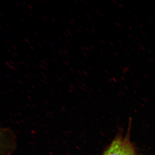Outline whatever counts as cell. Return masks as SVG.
I'll use <instances>...</instances> for the list:
<instances>
[{"label": "cell", "mask_w": 155, "mask_h": 155, "mask_svg": "<svg viewBox=\"0 0 155 155\" xmlns=\"http://www.w3.org/2000/svg\"><path fill=\"white\" fill-rule=\"evenodd\" d=\"M42 42H43L45 44L47 45V42H46L45 40H42Z\"/></svg>", "instance_id": "cell-24"}, {"label": "cell", "mask_w": 155, "mask_h": 155, "mask_svg": "<svg viewBox=\"0 0 155 155\" xmlns=\"http://www.w3.org/2000/svg\"><path fill=\"white\" fill-rule=\"evenodd\" d=\"M24 13H25V15H28V13H27L26 12V11H24Z\"/></svg>", "instance_id": "cell-52"}, {"label": "cell", "mask_w": 155, "mask_h": 155, "mask_svg": "<svg viewBox=\"0 0 155 155\" xmlns=\"http://www.w3.org/2000/svg\"><path fill=\"white\" fill-rule=\"evenodd\" d=\"M64 36H65L66 37H68V35L66 33H64Z\"/></svg>", "instance_id": "cell-46"}, {"label": "cell", "mask_w": 155, "mask_h": 155, "mask_svg": "<svg viewBox=\"0 0 155 155\" xmlns=\"http://www.w3.org/2000/svg\"><path fill=\"white\" fill-rule=\"evenodd\" d=\"M15 5L17 6V7H19V5L18 4V3H17V2H15Z\"/></svg>", "instance_id": "cell-18"}, {"label": "cell", "mask_w": 155, "mask_h": 155, "mask_svg": "<svg viewBox=\"0 0 155 155\" xmlns=\"http://www.w3.org/2000/svg\"><path fill=\"white\" fill-rule=\"evenodd\" d=\"M51 19L52 21H53V22H55V18H53V17H51Z\"/></svg>", "instance_id": "cell-23"}, {"label": "cell", "mask_w": 155, "mask_h": 155, "mask_svg": "<svg viewBox=\"0 0 155 155\" xmlns=\"http://www.w3.org/2000/svg\"><path fill=\"white\" fill-rule=\"evenodd\" d=\"M129 133L117 135L102 155H137Z\"/></svg>", "instance_id": "cell-1"}, {"label": "cell", "mask_w": 155, "mask_h": 155, "mask_svg": "<svg viewBox=\"0 0 155 155\" xmlns=\"http://www.w3.org/2000/svg\"><path fill=\"white\" fill-rule=\"evenodd\" d=\"M17 32H18V33L19 34H21V32L19 30L17 31Z\"/></svg>", "instance_id": "cell-57"}, {"label": "cell", "mask_w": 155, "mask_h": 155, "mask_svg": "<svg viewBox=\"0 0 155 155\" xmlns=\"http://www.w3.org/2000/svg\"><path fill=\"white\" fill-rule=\"evenodd\" d=\"M48 33H49L50 34H51V31H50V30H48Z\"/></svg>", "instance_id": "cell-56"}, {"label": "cell", "mask_w": 155, "mask_h": 155, "mask_svg": "<svg viewBox=\"0 0 155 155\" xmlns=\"http://www.w3.org/2000/svg\"><path fill=\"white\" fill-rule=\"evenodd\" d=\"M60 4L62 6H63V7H64V5L63 4L61 3H60Z\"/></svg>", "instance_id": "cell-47"}, {"label": "cell", "mask_w": 155, "mask_h": 155, "mask_svg": "<svg viewBox=\"0 0 155 155\" xmlns=\"http://www.w3.org/2000/svg\"><path fill=\"white\" fill-rule=\"evenodd\" d=\"M28 7L29 8H30L31 9H32L33 8H32V6L31 5H28Z\"/></svg>", "instance_id": "cell-27"}, {"label": "cell", "mask_w": 155, "mask_h": 155, "mask_svg": "<svg viewBox=\"0 0 155 155\" xmlns=\"http://www.w3.org/2000/svg\"><path fill=\"white\" fill-rule=\"evenodd\" d=\"M4 43L6 45H8V44L7 42H6L5 41H4Z\"/></svg>", "instance_id": "cell-58"}, {"label": "cell", "mask_w": 155, "mask_h": 155, "mask_svg": "<svg viewBox=\"0 0 155 155\" xmlns=\"http://www.w3.org/2000/svg\"><path fill=\"white\" fill-rule=\"evenodd\" d=\"M20 20L22 21V22H25V21H24V19H23V18H21L20 19Z\"/></svg>", "instance_id": "cell-48"}, {"label": "cell", "mask_w": 155, "mask_h": 155, "mask_svg": "<svg viewBox=\"0 0 155 155\" xmlns=\"http://www.w3.org/2000/svg\"><path fill=\"white\" fill-rule=\"evenodd\" d=\"M63 50L64 53V54L65 55L67 56H68L69 55V54L68 53V52L65 49H63Z\"/></svg>", "instance_id": "cell-4"}, {"label": "cell", "mask_w": 155, "mask_h": 155, "mask_svg": "<svg viewBox=\"0 0 155 155\" xmlns=\"http://www.w3.org/2000/svg\"><path fill=\"white\" fill-rule=\"evenodd\" d=\"M20 63L21 64H22V65H24L25 64V63H24V62H23L22 61H20Z\"/></svg>", "instance_id": "cell-37"}, {"label": "cell", "mask_w": 155, "mask_h": 155, "mask_svg": "<svg viewBox=\"0 0 155 155\" xmlns=\"http://www.w3.org/2000/svg\"><path fill=\"white\" fill-rule=\"evenodd\" d=\"M5 64L7 65L8 66L10 65L9 63L8 62V61H5Z\"/></svg>", "instance_id": "cell-26"}, {"label": "cell", "mask_w": 155, "mask_h": 155, "mask_svg": "<svg viewBox=\"0 0 155 155\" xmlns=\"http://www.w3.org/2000/svg\"><path fill=\"white\" fill-rule=\"evenodd\" d=\"M50 53H51V54L54 56H56L57 55V53H56V51H51L50 52Z\"/></svg>", "instance_id": "cell-6"}, {"label": "cell", "mask_w": 155, "mask_h": 155, "mask_svg": "<svg viewBox=\"0 0 155 155\" xmlns=\"http://www.w3.org/2000/svg\"><path fill=\"white\" fill-rule=\"evenodd\" d=\"M48 8L50 10H51L52 9L51 7H50V6L48 5Z\"/></svg>", "instance_id": "cell-44"}, {"label": "cell", "mask_w": 155, "mask_h": 155, "mask_svg": "<svg viewBox=\"0 0 155 155\" xmlns=\"http://www.w3.org/2000/svg\"><path fill=\"white\" fill-rule=\"evenodd\" d=\"M15 57H19L18 54L16 53H14Z\"/></svg>", "instance_id": "cell-28"}, {"label": "cell", "mask_w": 155, "mask_h": 155, "mask_svg": "<svg viewBox=\"0 0 155 155\" xmlns=\"http://www.w3.org/2000/svg\"><path fill=\"white\" fill-rule=\"evenodd\" d=\"M45 38L46 39V40L48 41L50 40V38L49 37H45Z\"/></svg>", "instance_id": "cell-25"}, {"label": "cell", "mask_w": 155, "mask_h": 155, "mask_svg": "<svg viewBox=\"0 0 155 155\" xmlns=\"http://www.w3.org/2000/svg\"><path fill=\"white\" fill-rule=\"evenodd\" d=\"M25 34H26L27 35H28V32H27L26 31L25 32Z\"/></svg>", "instance_id": "cell-62"}, {"label": "cell", "mask_w": 155, "mask_h": 155, "mask_svg": "<svg viewBox=\"0 0 155 155\" xmlns=\"http://www.w3.org/2000/svg\"><path fill=\"white\" fill-rule=\"evenodd\" d=\"M36 44H37V45L39 46V47L41 48V49H43V47H42V46L40 44V43H39V42H37Z\"/></svg>", "instance_id": "cell-9"}, {"label": "cell", "mask_w": 155, "mask_h": 155, "mask_svg": "<svg viewBox=\"0 0 155 155\" xmlns=\"http://www.w3.org/2000/svg\"><path fill=\"white\" fill-rule=\"evenodd\" d=\"M44 17L46 19V20H48V18L47 16H46V15H44Z\"/></svg>", "instance_id": "cell-40"}, {"label": "cell", "mask_w": 155, "mask_h": 155, "mask_svg": "<svg viewBox=\"0 0 155 155\" xmlns=\"http://www.w3.org/2000/svg\"><path fill=\"white\" fill-rule=\"evenodd\" d=\"M43 60L44 61H46V62L47 63L48 62V60L47 59H46V58H45Z\"/></svg>", "instance_id": "cell-21"}, {"label": "cell", "mask_w": 155, "mask_h": 155, "mask_svg": "<svg viewBox=\"0 0 155 155\" xmlns=\"http://www.w3.org/2000/svg\"><path fill=\"white\" fill-rule=\"evenodd\" d=\"M6 7L7 8H9V5L7 4H5Z\"/></svg>", "instance_id": "cell-54"}, {"label": "cell", "mask_w": 155, "mask_h": 155, "mask_svg": "<svg viewBox=\"0 0 155 155\" xmlns=\"http://www.w3.org/2000/svg\"><path fill=\"white\" fill-rule=\"evenodd\" d=\"M7 50H8V51L9 52V53H10L11 54L12 53V52L11 50L10 49H9V48H8Z\"/></svg>", "instance_id": "cell-33"}, {"label": "cell", "mask_w": 155, "mask_h": 155, "mask_svg": "<svg viewBox=\"0 0 155 155\" xmlns=\"http://www.w3.org/2000/svg\"><path fill=\"white\" fill-rule=\"evenodd\" d=\"M41 18L42 19H43V20L45 21H47V20H46V19L44 18V17H41Z\"/></svg>", "instance_id": "cell-36"}, {"label": "cell", "mask_w": 155, "mask_h": 155, "mask_svg": "<svg viewBox=\"0 0 155 155\" xmlns=\"http://www.w3.org/2000/svg\"><path fill=\"white\" fill-rule=\"evenodd\" d=\"M6 26L8 27V28H9V27H10V25L9 23H7L6 24Z\"/></svg>", "instance_id": "cell-16"}, {"label": "cell", "mask_w": 155, "mask_h": 155, "mask_svg": "<svg viewBox=\"0 0 155 155\" xmlns=\"http://www.w3.org/2000/svg\"><path fill=\"white\" fill-rule=\"evenodd\" d=\"M50 28H51L52 30H54V28H53V27L52 26H50Z\"/></svg>", "instance_id": "cell-55"}, {"label": "cell", "mask_w": 155, "mask_h": 155, "mask_svg": "<svg viewBox=\"0 0 155 155\" xmlns=\"http://www.w3.org/2000/svg\"><path fill=\"white\" fill-rule=\"evenodd\" d=\"M34 57L35 58V59H38V58L37 57V56H36V55H34Z\"/></svg>", "instance_id": "cell-53"}, {"label": "cell", "mask_w": 155, "mask_h": 155, "mask_svg": "<svg viewBox=\"0 0 155 155\" xmlns=\"http://www.w3.org/2000/svg\"><path fill=\"white\" fill-rule=\"evenodd\" d=\"M68 33L71 36H72V34H71V33L69 30L68 31Z\"/></svg>", "instance_id": "cell-29"}, {"label": "cell", "mask_w": 155, "mask_h": 155, "mask_svg": "<svg viewBox=\"0 0 155 155\" xmlns=\"http://www.w3.org/2000/svg\"><path fill=\"white\" fill-rule=\"evenodd\" d=\"M58 53H59L60 55L62 56V51L61 50V49H60L59 50H58Z\"/></svg>", "instance_id": "cell-11"}, {"label": "cell", "mask_w": 155, "mask_h": 155, "mask_svg": "<svg viewBox=\"0 0 155 155\" xmlns=\"http://www.w3.org/2000/svg\"><path fill=\"white\" fill-rule=\"evenodd\" d=\"M40 67L42 69H44L45 70H47V68L45 66H44L42 64H40Z\"/></svg>", "instance_id": "cell-3"}, {"label": "cell", "mask_w": 155, "mask_h": 155, "mask_svg": "<svg viewBox=\"0 0 155 155\" xmlns=\"http://www.w3.org/2000/svg\"><path fill=\"white\" fill-rule=\"evenodd\" d=\"M67 43L68 44H69V45H71V42H70L68 40L67 41Z\"/></svg>", "instance_id": "cell-50"}, {"label": "cell", "mask_w": 155, "mask_h": 155, "mask_svg": "<svg viewBox=\"0 0 155 155\" xmlns=\"http://www.w3.org/2000/svg\"><path fill=\"white\" fill-rule=\"evenodd\" d=\"M15 62H16V63L17 64L19 65V63L18 62H17V61H16Z\"/></svg>", "instance_id": "cell-60"}, {"label": "cell", "mask_w": 155, "mask_h": 155, "mask_svg": "<svg viewBox=\"0 0 155 155\" xmlns=\"http://www.w3.org/2000/svg\"><path fill=\"white\" fill-rule=\"evenodd\" d=\"M25 69L26 70H27V71H28V68H26V67H25Z\"/></svg>", "instance_id": "cell-61"}, {"label": "cell", "mask_w": 155, "mask_h": 155, "mask_svg": "<svg viewBox=\"0 0 155 155\" xmlns=\"http://www.w3.org/2000/svg\"><path fill=\"white\" fill-rule=\"evenodd\" d=\"M63 61L64 63L66 65L68 66L69 65V62L68 61H64V60H63Z\"/></svg>", "instance_id": "cell-7"}, {"label": "cell", "mask_w": 155, "mask_h": 155, "mask_svg": "<svg viewBox=\"0 0 155 155\" xmlns=\"http://www.w3.org/2000/svg\"><path fill=\"white\" fill-rule=\"evenodd\" d=\"M69 22H70V23H71V24H73V22H72V21L71 20V19L69 21Z\"/></svg>", "instance_id": "cell-42"}, {"label": "cell", "mask_w": 155, "mask_h": 155, "mask_svg": "<svg viewBox=\"0 0 155 155\" xmlns=\"http://www.w3.org/2000/svg\"><path fill=\"white\" fill-rule=\"evenodd\" d=\"M0 38H1V39L2 40H3V39H4V37H3V36H1V37H0Z\"/></svg>", "instance_id": "cell-41"}, {"label": "cell", "mask_w": 155, "mask_h": 155, "mask_svg": "<svg viewBox=\"0 0 155 155\" xmlns=\"http://www.w3.org/2000/svg\"><path fill=\"white\" fill-rule=\"evenodd\" d=\"M12 48H13V49L15 50V51H17V48H15L14 46H12Z\"/></svg>", "instance_id": "cell-30"}, {"label": "cell", "mask_w": 155, "mask_h": 155, "mask_svg": "<svg viewBox=\"0 0 155 155\" xmlns=\"http://www.w3.org/2000/svg\"><path fill=\"white\" fill-rule=\"evenodd\" d=\"M69 30L68 29H66V28L64 29V31L65 32H68V31Z\"/></svg>", "instance_id": "cell-15"}, {"label": "cell", "mask_w": 155, "mask_h": 155, "mask_svg": "<svg viewBox=\"0 0 155 155\" xmlns=\"http://www.w3.org/2000/svg\"><path fill=\"white\" fill-rule=\"evenodd\" d=\"M8 67L14 70L15 69V68L12 65L10 64Z\"/></svg>", "instance_id": "cell-8"}, {"label": "cell", "mask_w": 155, "mask_h": 155, "mask_svg": "<svg viewBox=\"0 0 155 155\" xmlns=\"http://www.w3.org/2000/svg\"><path fill=\"white\" fill-rule=\"evenodd\" d=\"M25 58H26V59H28V57H25Z\"/></svg>", "instance_id": "cell-63"}, {"label": "cell", "mask_w": 155, "mask_h": 155, "mask_svg": "<svg viewBox=\"0 0 155 155\" xmlns=\"http://www.w3.org/2000/svg\"><path fill=\"white\" fill-rule=\"evenodd\" d=\"M36 2L38 4H39V2L38 1H36Z\"/></svg>", "instance_id": "cell-59"}, {"label": "cell", "mask_w": 155, "mask_h": 155, "mask_svg": "<svg viewBox=\"0 0 155 155\" xmlns=\"http://www.w3.org/2000/svg\"><path fill=\"white\" fill-rule=\"evenodd\" d=\"M35 34L36 35V36H38L39 35L38 31L36 30V29H34Z\"/></svg>", "instance_id": "cell-10"}, {"label": "cell", "mask_w": 155, "mask_h": 155, "mask_svg": "<svg viewBox=\"0 0 155 155\" xmlns=\"http://www.w3.org/2000/svg\"><path fill=\"white\" fill-rule=\"evenodd\" d=\"M63 45L64 46V47L65 48H67V45H66V44H63Z\"/></svg>", "instance_id": "cell-43"}, {"label": "cell", "mask_w": 155, "mask_h": 155, "mask_svg": "<svg viewBox=\"0 0 155 155\" xmlns=\"http://www.w3.org/2000/svg\"><path fill=\"white\" fill-rule=\"evenodd\" d=\"M40 61H41V62L42 63H43V64H44V65H45L46 66H47L48 65L47 63L46 62V61H44L43 60H41Z\"/></svg>", "instance_id": "cell-5"}, {"label": "cell", "mask_w": 155, "mask_h": 155, "mask_svg": "<svg viewBox=\"0 0 155 155\" xmlns=\"http://www.w3.org/2000/svg\"><path fill=\"white\" fill-rule=\"evenodd\" d=\"M0 29H1V30H4V28L2 26H0Z\"/></svg>", "instance_id": "cell-38"}, {"label": "cell", "mask_w": 155, "mask_h": 155, "mask_svg": "<svg viewBox=\"0 0 155 155\" xmlns=\"http://www.w3.org/2000/svg\"><path fill=\"white\" fill-rule=\"evenodd\" d=\"M15 10H16L17 11H18V8H17L16 7H15Z\"/></svg>", "instance_id": "cell-51"}, {"label": "cell", "mask_w": 155, "mask_h": 155, "mask_svg": "<svg viewBox=\"0 0 155 155\" xmlns=\"http://www.w3.org/2000/svg\"><path fill=\"white\" fill-rule=\"evenodd\" d=\"M30 48H31V49L32 50H34V48L33 47V46H31V45H30Z\"/></svg>", "instance_id": "cell-19"}, {"label": "cell", "mask_w": 155, "mask_h": 155, "mask_svg": "<svg viewBox=\"0 0 155 155\" xmlns=\"http://www.w3.org/2000/svg\"><path fill=\"white\" fill-rule=\"evenodd\" d=\"M26 57H28V58H30V55H29V54H26Z\"/></svg>", "instance_id": "cell-34"}, {"label": "cell", "mask_w": 155, "mask_h": 155, "mask_svg": "<svg viewBox=\"0 0 155 155\" xmlns=\"http://www.w3.org/2000/svg\"><path fill=\"white\" fill-rule=\"evenodd\" d=\"M31 67L32 68H35V66L34 65V64H32L31 65Z\"/></svg>", "instance_id": "cell-32"}, {"label": "cell", "mask_w": 155, "mask_h": 155, "mask_svg": "<svg viewBox=\"0 0 155 155\" xmlns=\"http://www.w3.org/2000/svg\"><path fill=\"white\" fill-rule=\"evenodd\" d=\"M69 10L71 12H73V11L72 10V7H69Z\"/></svg>", "instance_id": "cell-31"}, {"label": "cell", "mask_w": 155, "mask_h": 155, "mask_svg": "<svg viewBox=\"0 0 155 155\" xmlns=\"http://www.w3.org/2000/svg\"><path fill=\"white\" fill-rule=\"evenodd\" d=\"M10 63L14 65L15 64L14 61H10Z\"/></svg>", "instance_id": "cell-20"}, {"label": "cell", "mask_w": 155, "mask_h": 155, "mask_svg": "<svg viewBox=\"0 0 155 155\" xmlns=\"http://www.w3.org/2000/svg\"><path fill=\"white\" fill-rule=\"evenodd\" d=\"M15 51V53L18 54V51Z\"/></svg>", "instance_id": "cell-64"}, {"label": "cell", "mask_w": 155, "mask_h": 155, "mask_svg": "<svg viewBox=\"0 0 155 155\" xmlns=\"http://www.w3.org/2000/svg\"><path fill=\"white\" fill-rule=\"evenodd\" d=\"M58 39L60 41H61L62 40L61 38V37L58 36Z\"/></svg>", "instance_id": "cell-35"}, {"label": "cell", "mask_w": 155, "mask_h": 155, "mask_svg": "<svg viewBox=\"0 0 155 155\" xmlns=\"http://www.w3.org/2000/svg\"><path fill=\"white\" fill-rule=\"evenodd\" d=\"M0 15H1V16L2 17H4L5 16V13H3L1 12V13H0Z\"/></svg>", "instance_id": "cell-13"}, {"label": "cell", "mask_w": 155, "mask_h": 155, "mask_svg": "<svg viewBox=\"0 0 155 155\" xmlns=\"http://www.w3.org/2000/svg\"><path fill=\"white\" fill-rule=\"evenodd\" d=\"M13 46H14V47L16 48H17V46L15 44H13Z\"/></svg>", "instance_id": "cell-49"}, {"label": "cell", "mask_w": 155, "mask_h": 155, "mask_svg": "<svg viewBox=\"0 0 155 155\" xmlns=\"http://www.w3.org/2000/svg\"><path fill=\"white\" fill-rule=\"evenodd\" d=\"M25 41L27 43H28L30 45H31V42L29 40V39L28 38H26L25 39Z\"/></svg>", "instance_id": "cell-2"}, {"label": "cell", "mask_w": 155, "mask_h": 155, "mask_svg": "<svg viewBox=\"0 0 155 155\" xmlns=\"http://www.w3.org/2000/svg\"><path fill=\"white\" fill-rule=\"evenodd\" d=\"M49 45L50 46V47H51V48L53 47V46H54L53 44V43H51V42H50V43H49Z\"/></svg>", "instance_id": "cell-17"}, {"label": "cell", "mask_w": 155, "mask_h": 155, "mask_svg": "<svg viewBox=\"0 0 155 155\" xmlns=\"http://www.w3.org/2000/svg\"><path fill=\"white\" fill-rule=\"evenodd\" d=\"M8 41L9 42H10L11 43H12V41L10 39H8Z\"/></svg>", "instance_id": "cell-39"}, {"label": "cell", "mask_w": 155, "mask_h": 155, "mask_svg": "<svg viewBox=\"0 0 155 155\" xmlns=\"http://www.w3.org/2000/svg\"><path fill=\"white\" fill-rule=\"evenodd\" d=\"M52 60H53V61H54V63L55 64H57V61H56V60L55 58H52Z\"/></svg>", "instance_id": "cell-12"}, {"label": "cell", "mask_w": 155, "mask_h": 155, "mask_svg": "<svg viewBox=\"0 0 155 155\" xmlns=\"http://www.w3.org/2000/svg\"><path fill=\"white\" fill-rule=\"evenodd\" d=\"M22 3L23 4V5H23V6L24 7H25V5H27L26 2L25 1H22Z\"/></svg>", "instance_id": "cell-14"}, {"label": "cell", "mask_w": 155, "mask_h": 155, "mask_svg": "<svg viewBox=\"0 0 155 155\" xmlns=\"http://www.w3.org/2000/svg\"><path fill=\"white\" fill-rule=\"evenodd\" d=\"M25 65H26V66L28 67H30V65L26 63L25 64Z\"/></svg>", "instance_id": "cell-45"}, {"label": "cell", "mask_w": 155, "mask_h": 155, "mask_svg": "<svg viewBox=\"0 0 155 155\" xmlns=\"http://www.w3.org/2000/svg\"><path fill=\"white\" fill-rule=\"evenodd\" d=\"M29 15H30V16L31 17V18H34V16L33 15H32V14H31V13H29Z\"/></svg>", "instance_id": "cell-22"}]
</instances>
